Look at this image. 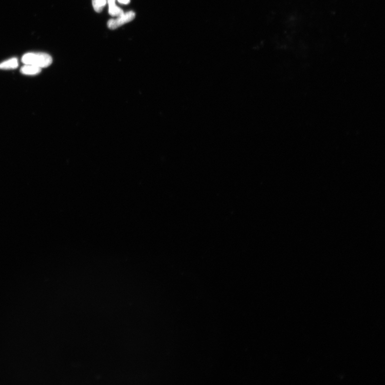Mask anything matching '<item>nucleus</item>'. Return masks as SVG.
<instances>
[{
  "label": "nucleus",
  "instance_id": "nucleus-1",
  "mask_svg": "<svg viewBox=\"0 0 385 385\" xmlns=\"http://www.w3.org/2000/svg\"><path fill=\"white\" fill-rule=\"evenodd\" d=\"M21 61L24 64H31L41 69L47 68L52 63L50 55L45 53H28L24 54Z\"/></svg>",
  "mask_w": 385,
  "mask_h": 385
},
{
  "label": "nucleus",
  "instance_id": "nucleus-2",
  "mask_svg": "<svg viewBox=\"0 0 385 385\" xmlns=\"http://www.w3.org/2000/svg\"><path fill=\"white\" fill-rule=\"evenodd\" d=\"M135 17V14L131 11L118 16L116 19L110 20L108 21L107 25L110 29L115 30L125 24L130 22L134 19Z\"/></svg>",
  "mask_w": 385,
  "mask_h": 385
},
{
  "label": "nucleus",
  "instance_id": "nucleus-3",
  "mask_svg": "<svg viewBox=\"0 0 385 385\" xmlns=\"http://www.w3.org/2000/svg\"><path fill=\"white\" fill-rule=\"evenodd\" d=\"M41 68L31 64H25L21 67L20 72L25 75H34L39 74L41 72Z\"/></svg>",
  "mask_w": 385,
  "mask_h": 385
},
{
  "label": "nucleus",
  "instance_id": "nucleus-4",
  "mask_svg": "<svg viewBox=\"0 0 385 385\" xmlns=\"http://www.w3.org/2000/svg\"><path fill=\"white\" fill-rule=\"evenodd\" d=\"M18 66V59L16 57H13L0 63V70L15 69Z\"/></svg>",
  "mask_w": 385,
  "mask_h": 385
},
{
  "label": "nucleus",
  "instance_id": "nucleus-5",
  "mask_svg": "<svg viewBox=\"0 0 385 385\" xmlns=\"http://www.w3.org/2000/svg\"><path fill=\"white\" fill-rule=\"evenodd\" d=\"M107 2L109 4V13L111 16L118 17L124 14L123 10L116 5V0H107Z\"/></svg>",
  "mask_w": 385,
  "mask_h": 385
},
{
  "label": "nucleus",
  "instance_id": "nucleus-6",
  "mask_svg": "<svg viewBox=\"0 0 385 385\" xmlns=\"http://www.w3.org/2000/svg\"><path fill=\"white\" fill-rule=\"evenodd\" d=\"M107 3V0H92V4L95 12L101 13Z\"/></svg>",
  "mask_w": 385,
  "mask_h": 385
},
{
  "label": "nucleus",
  "instance_id": "nucleus-7",
  "mask_svg": "<svg viewBox=\"0 0 385 385\" xmlns=\"http://www.w3.org/2000/svg\"><path fill=\"white\" fill-rule=\"evenodd\" d=\"M118 1L123 4H128L129 3L130 0H118Z\"/></svg>",
  "mask_w": 385,
  "mask_h": 385
}]
</instances>
